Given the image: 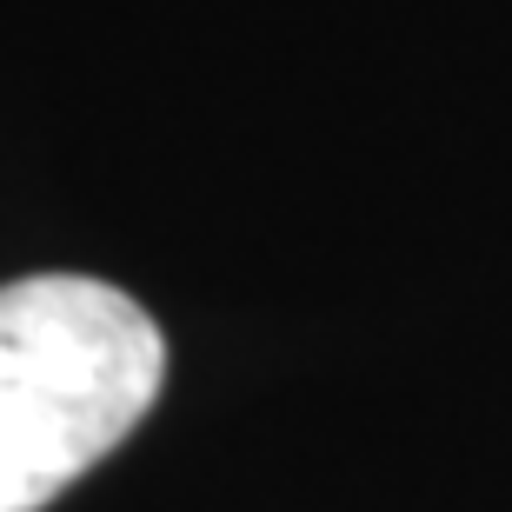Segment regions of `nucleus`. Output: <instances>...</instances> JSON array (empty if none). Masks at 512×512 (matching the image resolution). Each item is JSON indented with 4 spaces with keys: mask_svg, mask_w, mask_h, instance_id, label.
Listing matches in <instances>:
<instances>
[{
    "mask_svg": "<svg viewBox=\"0 0 512 512\" xmlns=\"http://www.w3.org/2000/svg\"><path fill=\"white\" fill-rule=\"evenodd\" d=\"M167 340L147 306L87 273L0 286V512L54 506L147 419Z\"/></svg>",
    "mask_w": 512,
    "mask_h": 512,
    "instance_id": "1",
    "label": "nucleus"
}]
</instances>
